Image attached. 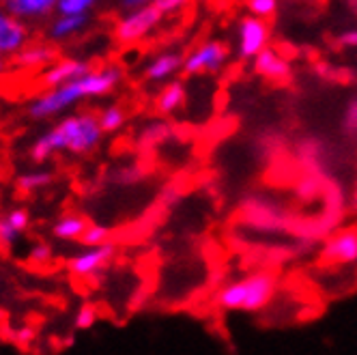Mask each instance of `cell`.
Instances as JSON below:
<instances>
[{
	"instance_id": "6da1fadb",
	"label": "cell",
	"mask_w": 357,
	"mask_h": 355,
	"mask_svg": "<svg viewBox=\"0 0 357 355\" xmlns=\"http://www.w3.org/2000/svg\"><path fill=\"white\" fill-rule=\"evenodd\" d=\"M119 80H121L119 67H106L99 71H91L69 84L50 89L47 93H43L41 97H37L33 101L29 112L33 119H50V116H54V114L75 106L84 97H97V95L110 93L119 84Z\"/></svg>"
},
{
	"instance_id": "7a4b0ae2",
	"label": "cell",
	"mask_w": 357,
	"mask_h": 355,
	"mask_svg": "<svg viewBox=\"0 0 357 355\" xmlns=\"http://www.w3.org/2000/svg\"><path fill=\"white\" fill-rule=\"evenodd\" d=\"M99 119L91 114H75L63 119L56 128L43 134L31 149V158L35 162H45L56 151H69V153H89L101 142Z\"/></svg>"
},
{
	"instance_id": "3957f363",
	"label": "cell",
	"mask_w": 357,
	"mask_h": 355,
	"mask_svg": "<svg viewBox=\"0 0 357 355\" xmlns=\"http://www.w3.org/2000/svg\"><path fill=\"white\" fill-rule=\"evenodd\" d=\"M275 275L267 271L250 273L239 280L228 282L220 289L215 301L224 310L233 312H259L269 306V301L275 295Z\"/></svg>"
},
{
	"instance_id": "277c9868",
	"label": "cell",
	"mask_w": 357,
	"mask_h": 355,
	"mask_svg": "<svg viewBox=\"0 0 357 355\" xmlns=\"http://www.w3.org/2000/svg\"><path fill=\"white\" fill-rule=\"evenodd\" d=\"M241 213L245 222L259 231H269V233H282L289 228V218L287 211L273 202L271 198L265 196H250L243 200Z\"/></svg>"
},
{
	"instance_id": "5b68a950",
	"label": "cell",
	"mask_w": 357,
	"mask_h": 355,
	"mask_svg": "<svg viewBox=\"0 0 357 355\" xmlns=\"http://www.w3.org/2000/svg\"><path fill=\"white\" fill-rule=\"evenodd\" d=\"M162 17H164V13L155 5L132 9L116 22L114 37L125 45L138 43L140 39H144L149 33H153L158 29V24L162 22Z\"/></svg>"
},
{
	"instance_id": "8992f818",
	"label": "cell",
	"mask_w": 357,
	"mask_h": 355,
	"mask_svg": "<svg viewBox=\"0 0 357 355\" xmlns=\"http://www.w3.org/2000/svg\"><path fill=\"white\" fill-rule=\"evenodd\" d=\"M237 56L243 61H254L263 50L269 47L271 29L265 20L243 15L237 22Z\"/></svg>"
},
{
	"instance_id": "52a82bcc",
	"label": "cell",
	"mask_w": 357,
	"mask_h": 355,
	"mask_svg": "<svg viewBox=\"0 0 357 355\" xmlns=\"http://www.w3.org/2000/svg\"><path fill=\"white\" fill-rule=\"evenodd\" d=\"M228 45L222 41H205L196 45L188 56H183V73L202 75V73H218L228 61Z\"/></svg>"
},
{
	"instance_id": "ba28073f",
	"label": "cell",
	"mask_w": 357,
	"mask_h": 355,
	"mask_svg": "<svg viewBox=\"0 0 357 355\" xmlns=\"http://www.w3.org/2000/svg\"><path fill=\"white\" fill-rule=\"evenodd\" d=\"M323 261L331 265L357 263V228H342L331 235L323 248Z\"/></svg>"
},
{
	"instance_id": "9c48e42d",
	"label": "cell",
	"mask_w": 357,
	"mask_h": 355,
	"mask_svg": "<svg viewBox=\"0 0 357 355\" xmlns=\"http://www.w3.org/2000/svg\"><path fill=\"white\" fill-rule=\"evenodd\" d=\"M29 45V29L26 24L13 17L3 5H0V56H15L22 47Z\"/></svg>"
},
{
	"instance_id": "30bf717a",
	"label": "cell",
	"mask_w": 357,
	"mask_h": 355,
	"mask_svg": "<svg viewBox=\"0 0 357 355\" xmlns=\"http://www.w3.org/2000/svg\"><path fill=\"white\" fill-rule=\"evenodd\" d=\"M252 67H254V73L271 82H282L291 75V63L271 45L252 61Z\"/></svg>"
},
{
	"instance_id": "8fae6325",
	"label": "cell",
	"mask_w": 357,
	"mask_h": 355,
	"mask_svg": "<svg viewBox=\"0 0 357 355\" xmlns=\"http://www.w3.org/2000/svg\"><path fill=\"white\" fill-rule=\"evenodd\" d=\"M112 257H114V246H110V243L97 246V248H89L86 252H82V255H78L71 261L69 269H71L73 275L86 278V275L97 273L101 267H106Z\"/></svg>"
},
{
	"instance_id": "7c38bea8",
	"label": "cell",
	"mask_w": 357,
	"mask_h": 355,
	"mask_svg": "<svg viewBox=\"0 0 357 355\" xmlns=\"http://www.w3.org/2000/svg\"><path fill=\"white\" fill-rule=\"evenodd\" d=\"M86 73H91V65L86 61L67 59V61H61L47 67V71L43 73V84L50 89H56V86H63V84H69L73 80L82 78Z\"/></svg>"
},
{
	"instance_id": "4fadbf2b",
	"label": "cell",
	"mask_w": 357,
	"mask_h": 355,
	"mask_svg": "<svg viewBox=\"0 0 357 355\" xmlns=\"http://www.w3.org/2000/svg\"><path fill=\"white\" fill-rule=\"evenodd\" d=\"M3 7L20 22H35L52 15L59 9V0H5Z\"/></svg>"
},
{
	"instance_id": "5bb4252c",
	"label": "cell",
	"mask_w": 357,
	"mask_h": 355,
	"mask_svg": "<svg viewBox=\"0 0 357 355\" xmlns=\"http://www.w3.org/2000/svg\"><path fill=\"white\" fill-rule=\"evenodd\" d=\"M181 69H183V56L181 54L178 52H164L146 65L144 78L149 82H166Z\"/></svg>"
},
{
	"instance_id": "9a60e30c",
	"label": "cell",
	"mask_w": 357,
	"mask_h": 355,
	"mask_svg": "<svg viewBox=\"0 0 357 355\" xmlns=\"http://www.w3.org/2000/svg\"><path fill=\"white\" fill-rule=\"evenodd\" d=\"M89 15H56L47 27V35L52 41H65L86 29Z\"/></svg>"
},
{
	"instance_id": "2e32d148",
	"label": "cell",
	"mask_w": 357,
	"mask_h": 355,
	"mask_svg": "<svg viewBox=\"0 0 357 355\" xmlns=\"http://www.w3.org/2000/svg\"><path fill=\"white\" fill-rule=\"evenodd\" d=\"M56 52L52 45H26L22 47L20 52L15 54V63L24 69H37V67H45L54 61Z\"/></svg>"
},
{
	"instance_id": "e0dca14e",
	"label": "cell",
	"mask_w": 357,
	"mask_h": 355,
	"mask_svg": "<svg viewBox=\"0 0 357 355\" xmlns=\"http://www.w3.org/2000/svg\"><path fill=\"white\" fill-rule=\"evenodd\" d=\"M185 97H188V91L183 82H176V80L168 82L158 95V110L162 114H174L176 110L183 108Z\"/></svg>"
},
{
	"instance_id": "ac0fdd59",
	"label": "cell",
	"mask_w": 357,
	"mask_h": 355,
	"mask_svg": "<svg viewBox=\"0 0 357 355\" xmlns=\"http://www.w3.org/2000/svg\"><path fill=\"white\" fill-rule=\"evenodd\" d=\"M86 228L89 226H86V220L84 218H80V216H65V218H61L54 224L52 233L61 241H75V239H82Z\"/></svg>"
},
{
	"instance_id": "d6986e66",
	"label": "cell",
	"mask_w": 357,
	"mask_h": 355,
	"mask_svg": "<svg viewBox=\"0 0 357 355\" xmlns=\"http://www.w3.org/2000/svg\"><path fill=\"white\" fill-rule=\"evenodd\" d=\"M52 183V174L50 172H29V174H22L20 179H17V188L22 192H35V190H41L45 186Z\"/></svg>"
},
{
	"instance_id": "ffe728a7",
	"label": "cell",
	"mask_w": 357,
	"mask_h": 355,
	"mask_svg": "<svg viewBox=\"0 0 357 355\" xmlns=\"http://www.w3.org/2000/svg\"><path fill=\"white\" fill-rule=\"evenodd\" d=\"M125 123V112L119 106H110L99 114V128L101 132H116L123 128Z\"/></svg>"
},
{
	"instance_id": "44dd1931",
	"label": "cell",
	"mask_w": 357,
	"mask_h": 355,
	"mask_svg": "<svg viewBox=\"0 0 357 355\" xmlns=\"http://www.w3.org/2000/svg\"><path fill=\"white\" fill-rule=\"evenodd\" d=\"M340 128H342L344 136L357 138V97H351V99H349V104L344 106Z\"/></svg>"
},
{
	"instance_id": "7402d4cb",
	"label": "cell",
	"mask_w": 357,
	"mask_h": 355,
	"mask_svg": "<svg viewBox=\"0 0 357 355\" xmlns=\"http://www.w3.org/2000/svg\"><path fill=\"white\" fill-rule=\"evenodd\" d=\"M248 11L252 17H259V20H265L271 17L275 11H278V0H248Z\"/></svg>"
},
{
	"instance_id": "603a6c76",
	"label": "cell",
	"mask_w": 357,
	"mask_h": 355,
	"mask_svg": "<svg viewBox=\"0 0 357 355\" xmlns=\"http://www.w3.org/2000/svg\"><path fill=\"white\" fill-rule=\"evenodd\" d=\"M108 237H110V231L106 226H97V224H93V226H89L86 231H84V235H82V243L84 246H89V248H97V246H104V243H108Z\"/></svg>"
},
{
	"instance_id": "cb8c5ba5",
	"label": "cell",
	"mask_w": 357,
	"mask_h": 355,
	"mask_svg": "<svg viewBox=\"0 0 357 355\" xmlns=\"http://www.w3.org/2000/svg\"><path fill=\"white\" fill-rule=\"evenodd\" d=\"M168 136H170V128L166 123H151L149 128L144 130V134H142V140L146 144H155V142L166 140Z\"/></svg>"
},
{
	"instance_id": "d4e9b609",
	"label": "cell",
	"mask_w": 357,
	"mask_h": 355,
	"mask_svg": "<svg viewBox=\"0 0 357 355\" xmlns=\"http://www.w3.org/2000/svg\"><path fill=\"white\" fill-rule=\"evenodd\" d=\"M95 321H97V310L86 303V306H82L78 310V315H75L73 325H75V329H91L95 325Z\"/></svg>"
},
{
	"instance_id": "484cf974",
	"label": "cell",
	"mask_w": 357,
	"mask_h": 355,
	"mask_svg": "<svg viewBox=\"0 0 357 355\" xmlns=\"http://www.w3.org/2000/svg\"><path fill=\"white\" fill-rule=\"evenodd\" d=\"M17 235H20V233L9 224L7 216L0 218V243H3V246H13L15 239H17Z\"/></svg>"
},
{
	"instance_id": "4316f807",
	"label": "cell",
	"mask_w": 357,
	"mask_h": 355,
	"mask_svg": "<svg viewBox=\"0 0 357 355\" xmlns=\"http://www.w3.org/2000/svg\"><path fill=\"white\" fill-rule=\"evenodd\" d=\"M192 0H158L155 7L164 13V15H170V13H176L181 11L183 7H188Z\"/></svg>"
},
{
	"instance_id": "83f0119b",
	"label": "cell",
	"mask_w": 357,
	"mask_h": 355,
	"mask_svg": "<svg viewBox=\"0 0 357 355\" xmlns=\"http://www.w3.org/2000/svg\"><path fill=\"white\" fill-rule=\"evenodd\" d=\"M7 220H9V224L15 228L17 233H22L24 228L29 226V220H31V218H29V213L24 211V209H13V211L7 213Z\"/></svg>"
},
{
	"instance_id": "f1b7e54d",
	"label": "cell",
	"mask_w": 357,
	"mask_h": 355,
	"mask_svg": "<svg viewBox=\"0 0 357 355\" xmlns=\"http://www.w3.org/2000/svg\"><path fill=\"white\" fill-rule=\"evenodd\" d=\"M142 176V170H138L136 166H130V168H123L119 174H116V181L121 186H132V183H138V179Z\"/></svg>"
},
{
	"instance_id": "f546056e",
	"label": "cell",
	"mask_w": 357,
	"mask_h": 355,
	"mask_svg": "<svg viewBox=\"0 0 357 355\" xmlns=\"http://www.w3.org/2000/svg\"><path fill=\"white\" fill-rule=\"evenodd\" d=\"M9 336H11V340L17 342V345H29V342L35 338V332H33L31 327H22V329H15V332H11Z\"/></svg>"
},
{
	"instance_id": "4dcf8cb0",
	"label": "cell",
	"mask_w": 357,
	"mask_h": 355,
	"mask_svg": "<svg viewBox=\"0 0 357 355\" xmlns=\"http://www.w3.org/2000/svg\"><path fill=\"white\" fill-rule=\"evenodd\" d=\"M50 257H52V250H50L45 243L35 246L31 252V261H35V263H45V261H50Z\"/></svg>"
},
{
	"instance_id": "1f68e13d",
	"label": "cell",
	"mask_w": 357,
	"mask_h": 355,
	"mask_svg": "<svg viewBox=\"0 0 357 355\" xmlns=\"http://www.w3.org/2000/svg\"><path fill=\"white\" fill-rule=\"evenodd\" d=\"M338 43H340L342 47H349V50L357 47V29H347V31H342V33L338 35Z\"/></svg>"
},
{
	"instance_id": "d6a6232c",
	"label": "cell",
	"mask_w": 357,
	"mask_h": 355,
	"mask_svg": "<svg viewBox=\"0 0 357 355\" xmlns=\"http://www.w3.org/2000/svg\"><path fill=\"white\" fill-rule=\"evenodd\" d=\"M158 0H121V7L132 11V9H138V7H146V5H155Z\"/></svg>"
},
{
	"instance_id": "836d02e7",
	"label": "cell",
	"mask_w": 357,
	"mask_h": 355,
	"mask_svg": "<svg viewBox=\"0 0 357 355\" xmlns=\"http://www.w3.org/2000/svg\"><path fill=\"white\" fill-rule=\"evenodd\" d=\"M3 71H5V63H3V61H0V73H3Z\"/></svg>"
},
{
	"instance_id": "e575fe53",
	"label": "cell",
	"mask_w": 357,
	"mask_h": 355,
	"mask_svg": "<svg viewBox=\"0 0 357 355\" xmlns=\"http://www.w3.org/2000/svg\"><path fill=\"white\" fill-rule=\"evenodd\" d=\"M91 3H97V0H91Z\"/></svg>"
},
{
	"instance_id": "d590c367",
	"label": "cell",
	"mask_w": 357,
	"mask_h": 355,
	"mask_svg": "<svg viewBox=\"0 0 357 355\" xmlns=\"http://www.w3.org/2000/svg\"><path fill=\"white\" fill-rule=\"evenodd\" d=\"M0 59H3V56H0Z\"/></svg>"
},
{
	"instance_id": "8d00e7d4",
	"label": "cell",
	"mask_w": 357,
	"mask_h": 355,
	"mask_svg": "<svg viewBox=\"0 0 357 355\" xmlns=\"http://www.w3.org/2000/svg\"><path fill=\"white\" fill-rule=\"evenodd\" d=\"M3 3H5V0H3Z\"/></svg>"
}]
</instances>
